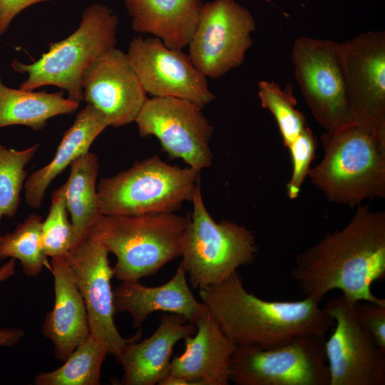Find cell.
<instances>
[{"instance_id":"obj_6","label":"cell","mask_w":385,"mask_h":385,"mask_svg":"<svg viewBox=\"0 0 385 385\" xmlns=\"http://www.w3.org/2000/svg\"><path fill=\"white\" fill-rule=\"evenodd\" d=\"M191 202L180 257L192 287L200 290L222 282L240 267L252 264L258 247L254 233L245 227L213 220L202 199L200 180Z\"/></svg>"},{"instance_id":"obj_3","label":"cell","mask_w":385,"mask_h":385,"mask_svg":"<svg viewBox=\"0 0 385 385\" xmlns=\"http://www.w3.org/2000/svg\"><path fill=\"white\" fill-rule=\"evenodd\" d=\"M324 155L308 175L335 203L385 197V138L354 124L321 136Z\"/></svg>"},{"instance_id":"obj_20","label":"cell","mask_w":385,"mask_h":385,"mask_svg":"<svg viewBox=\"0 0 385 385\" xmlns=\"http://www.w3.org/2000/svg\"><path fill=\"white\" fill-rule=\"evenodd\" d=\"M55 301L42 324V333L54 346L56 357L64 361L91 334L87 311L64 257L51 258Z\"/></svg>"},{"instance_id":"obj_19","label":"cell","mask_w":385,"mask_h":385,"mask_svg":"<svg viewBox=\"0 0 385 385\" xmlns=\"http://www.w3.org/2000/svg\"><path fill=\"white\" fill-rule=\"evenodd\" d=\"M186 277L180 262L174 276L158 287H146L138 280L122 281L113 291L115 312H128L135 327H140L148 316L157 311L181 315L195 324L207 308L195 299Z\"/></svg>"},{"instance_id":"obj_34","label":"cell","mask_w":385,"mask_h":385,"mask_svg":"<svg viewBox=\"0 0 385 385\" xmlns=\"http://www.w3.org/2000/svg\"><path fill=\"white\" fill-rule=\"evenodd\" d=\"M158 384L159 385H194V384L183 377L169 374Z\"/></svg>"},{"instance_id":"obj_16","label":"cell","mask_w":385,"mask_h":385,"mask_svg":"<svg viewBox=\"0 0 385 385\" xmlns=\"http://www.w3.org/2000/svg\"><path fill=\"white\" fill-rule=\"evenodd\" d=\"M83 100L104 117L108 126L135 121L147 100L127 54L113 48L96 58L82 78Z\"/></svg>"},{"instance_id":"obj_30","label":"cell","mask_w":385,"mask_h":385,"mask_svg":"<svg viewBox=\"0 0 385 385\" xmlns=\"http://www.w3.org/2000/svg\"><path fill=\"white\" fill-rule=\"evenodd\" d=\"M317 138L307 126L301 134L288 146L292 160V173L286 186L287 196L297 198L301 187L310 170V164L315 158Z\"/></svg>"},{"instance_id":"obj_13","label":"cell","mask_w":385,"mask_h":385,"mask_svg":"<svg viewBox=\"0 0 385 385\" xmlns=\"http://www.w3.org/2000/svg\"><path fill=\"white\" fill-rule=\"evenodd\" d=\"M108 252L97 242L88 239L66 256L70 274L84 301L91 334L108 354L115 356L128 343L138 341L140 330L125 339L114 323L115 309L111 279L114 276Z\"/></svg>"},{"instance_id":"obj_14","label":"cell","mask_w":385,"mask_h":385,"mask_svg":"<svg viewBox=\"0 0 385 385\" xmlns=\"http://www.w3.org/2000/svg\"><path fill=\"white\" fill-rule=\"evenodd\" d=\"M146 93L173 97L203 108L215 98L206 77L182 50L169 48L156 37L134 38L126 53Z\"/></svg>"},{"instance_id":"obj_12","label":"cell","mask_w":385,"mask_h":385,"mask_svg":"<svg viewBox=\"0 0 385 385\" xmlns=\"http://www.w3.org/2000/svg\"><path fill=\"white\" fill-rule=\"evenodd\" d=\"M195 103L173 97L145 101L135 121L141 137H156L171 159L201 171L210 167L213 127Z\"/></svg>"},{"instance_id":"obj_5","label":"cell","mask_w":385,"mask_h":385,"mask_svg":"<svg viewBox=\"0 0 385 385\" xmlns=\"http://www.w3.org/2000/svg\"><path fill=\"white\" fill-rule=\"evenodd\" d=\"M118 24L108 6L91 5L83 11L78 28L66 38L51 43L37 61L31 64L12 61L14 71L28 74L19 88L34 91L55 86L65 90L68 99L80 103L83 100V76L96 58L115 47Z\"/></svg>"},{"instance_id":"obj_7","label":"cell","mask_w":385,"mask_h":385,"mask_svg":"<svg viewBox=\"0 0 385 385\" xmlns=\"http://www.w3.org/2000/svg\"><path fill=\"white\" fill-rule=\"evenodd\" d=\"M200 171L171 165L158 155L101 179L97 193L103 215L175 212L192 200Z\"/></svg>"},{"instance_id":"obj_8","label":"cell","mask_w":385,"mask_h":385,"mask_svg":"<svg viewBox=\"0 0 385 385\" xmlns=\"http://www.w3.org/2000/svg\"><path fill=\"white\" fill-rule=\"evenodd\" d=\"M291 58L295 78L317 123L327 132L356 124L340 43L299 37L293 43Z\"/></svg>"},{"instance_id":"obj_28","label":"cell","mask_w":385,"mask_h":385,"mask_svg":"<svg viewBox=\"0 0 385 385\" xmlns=\"http://www.w3.org/2000/svg\"><path fill=\"white\" fill-rule=\"evenodd\" d=\"M258 87L261 105L275 118L284 145L287 148L307 126L304 115L296 108L292 87L282 90L276 82L267 81H260Z\"/></svg>"},{"instance_id":"obj_17","label":"cell","mask_w":385,"mask_h":385,"mask_svg":"<svg viewBox=\"0 0 385 385\" xmlns=\"http://www.w3.org/2000/svg\"><path fill=\"white\" fill-rule=\"evenodd\" d=\"M196 332L185 338V351L171 360L169 374L194 385H227L235 344L207 309L195 324Z\"/></svg>"},{"instance_id":"obj_31","label":"cell","mask_w":385,"mask_h":385,"mask_svg":"<svg viewBox=\"0 0 385 385\" xmlns=\"http://www.w3.org/2000/svg\"><path fill=\"white\" fill-rule=\"evenodd\" d=\"M356 314L361 324L371 334L376 344L385 351V305L358 302Z\"/></svg>"},{"instance_id":"obj_18","label":"cell","mask_w":385,"mask_h":385,"mask_svg":"<svg viewBox=\"0 0 385 385\" xmlns=\"http://www.w3.org/2000/svg\"><path fill=\"white\" fill-rule=\"evenodd\" d=\"M195 332L196 326L181 315L168 312L162 315L150 337L126 344L116 356L123 370L121 384H158L169 374L174 346Z\"/></svg>"},{"instance_id":"obj_26","label":"cell","mask_w":385,"mask_h":385,"mask_svg":"<svg viewBox=\"0 0 385 385\" xmlns=\"http://www.w3.org/2000/svg\"><path fill=\"white\" fill-rule=\"evenodd\" d=\"M42 217L36 214L29 215L12 232L0 237V260H19L24 273L37 277L44 267H51L48 262L41 239Z\"/></svg>"},{"instance_id":"obj_29","label":"cell","mask_w":385,"mask_h":385,"mask_svg":"<svg viewBox=\"0 0 385 385\" xmlns=\"http://www.w3.org/2000/svg\"><path fill=\"white\" fill-rule=\"evenodd\" d=\"M41 239L48 257H64L74 247L73 228L68 217L63 185L52 194L49 212L41 223Z\"/></svg>"},{"instance_id":"obj_25","label":"cell","mask_w":385,"mask_h":385,"mask_svg":"<svg viewBox=\"0 0 385 385\" xmlns=\"http://www.w3.org/2000/svg\"><path fill=\"white\" fill-rule=\"evenodd\" d=\"M108 354L91 335L81 344L59 368L36 376V385H98L101 366Z\"/></svg>"},{"instance_id":"obj_24","label":"cell","mask_w":385,"mask_h":385,"mask_svg":"<svg viewBox=\"0 0 385 385\" xmlns=\"http://www.w3.org/2000/svg\"><path fill=\"white\" fill-rule=\"evenodd\" d=\"M79 103L64 98L63 91L34 92L11 88L0 80V128L25 125L40 130L54 116L73 113Z\"/></svg>"},{"instance_id":"obj_32","label":"cell","mask_w":385,"mask_h":385,"mask_svg":"<svg viewBox=\"0 0 385 385\" xmlns=\"http://www.w3.org/2000/svg\"><path fill=\"white\" fill-rule=\"evenodd\" d=\"M48 1L51 0H0V36L6 31L13 19L23 10Z\"/></svg>"},{"instance_id":"obj_33","label":"cell","mask_w":385,"mask_h":385,"mask_svg":"<svg viewBox=\"0 0 385 385\" xmlns=\"http://www.w3.org/2000/svg\"><path fill=\"white\" fill-rule=\"evenodd\" d=\"M14 274V267L10 262L6 263L0 268V282ZM21 329L4 328L0 329V347L12 346L18 344L24 337Z\"/></svg>"},{"instance_id":"obj_11","label":"cell","mask_w":385,"mask_h":385,"mask_svg":"<svg viewBox=\"0 0 385 385\" xmlns=\"http://www.w3.org/2000/svg\"><path fill=\"white\" fill-rule=\"evenodd\" d=\"M357 302L342 294L323 307L335 324L324 343L329 385L385 384V351L359 321Z\"/></svg>"},{"instance_id":"obj_27","label":"cell","mask_w":385,"mask_h":385,"mask_svg":"<svg viewBox=\"0 0 385 385\" xmlns=\"http://www.w3.org/2000/svg\"><path fill=\"white\" fill-rule=\"evenodd\" d=\"M38 147V143L18 150L0 145V221L4 216H15L27 178L25 167L33 159Z\"/></svg>"},{"instance_id":"obj_22","label":"cell","mask_w":385,"mask_h":385,"mask_svg":"<svg viewBox=\"0 0 385 385\" xmlns=\"http://www.w3.org/2000/svg\"><path fill=\"white\" fill-rule=\"evenodd\" d=\"M108 126L103 115L87 103L73 125L65 131L53 159L27 176L25 199L33 208H39L51 183L81 155L89 151L96 138Z\"/></svg>"},{"instance_id":"obj_23","label":"cell","mask_w":385,"mask_h":385,"mask_svg":"<svg viewBox=\"0 0 385 385\" xmlns=\"http://www.w3.org/2000/svg\"><path fill=\"white\" fill-rule=\"evenodd\" d=\"M70 167L63 185L66 205L73 228L74 249L89 238L93 227L103 214L97 193L100 167L97 155L88 151L73 160Z\"/></svg>"},{"instance_id":"obj_4","label":"cell","mask_w":385,"mask_h":385,"mask_svg":"<svg viewBox=\"0 0 385 385\" xmlns=\"http://www.w3.org/2000/svg\"><path fill=\"white\" fill-rule=\"evenodd\" d=\"M186 225L187 217L175 212L102 215L89 239L115 256L118 279L139 280L180 257Z\"/></svg>"},{"instance_id":"obj_2","label":"cell","mask_w":385,"mask_h":385,"mask_svg":"<svg viewBox=\"0 0 385 385\" xmlns=\"http://www.w3.org/2000/svg\"><path fill=\"white\" fill-rule=\"evenodd\" d=\"M202 302L236 346L270 348L304 335L324 337L334 321L319 303L267 301L249 292L235 272L222 282L199 290Z\"/></svg>"},{"instance_id":"obj_10","label":"cell","mask_w":385,"mask_h":385,"mask_svg":"<svg viewBox=\"0 0 385 385\" xmlns=\"http://www.w3.org/2000/svg\"><path fill=\"white\" fill-rule=\"evenodd\" d=\"M255 29L250 11L234 0L207 2L188 44V56L205 77H220L243 63Z\"/></svg>"},{"instance_id":"obj_1","label":"cell","mask_w":385,"mask_h":385,"mask_svg":"<svg viewBox=\"0 0 385 385\" xmlns=\"http://www.w3.org/2000/svg\"><path fill=\"white\" fill-rule=\"evenodd\" d=\"M291 276L318 302L339 289L351 301L385 305L371 289L385 278V212L359 205L345 227L297 254Z\"/></svg>"},{"instance_id":"obj_21","label":"cell","mask_w":385,"mask_h":385,"mask_svg":"<svg viewBox=\"0 0 385 385\" xmlns=\"http://www.w3.org/2000/svg\"><path fill=\"white\" fill-rule=\"evenodd\" d=\"M132 28L150 34L169 48L188 46L197 28L202 0H124Z\"/></svg>"},{"instance_id":"obj_15","label":"cell","mask_w":385,"mask_h":385,"mask_svg":"<svg viewBox=\"0 0 385 385\" xmlns=\"http://www.w3.org/2000/svg\"><path fill=\"white\" fill-rule=\"evenodd\" d=\"M356 123L385 138V32L340 43Z\"/></svg>"},{"instance_id":"obj_9","label":"cell","mask_w":385,"mask_h":385,"mask_svg":"<svg viewBox=\"0 0 385 385\" xmlns=\"http://www.w3.org/2000/svg\"><path fill=\"white\" fill-rule=\"evenodd\" d=\"M324 337L304 335L270 348L236 346L230 381L237 385H329Z\"/></svg>"}]
</instances>
